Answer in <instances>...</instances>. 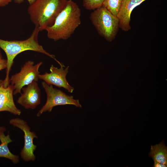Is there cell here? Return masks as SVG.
Listing matches in <instances>:
<instances>
[{
	"instance_id": "5b68a950",
	"label": "cell",
	"mask_w": 167,
	"mask_h": 167,
	"mask_svg": "<svg viewBox=\"0 0 167 167\" xmlns=\"http://www.w3.org/2000/svg\"><path fill=\"white\" fill-rule=\"evenodd\" d=\"M42 85L46 93L47 100L45 104L37 113V117H39L44 112H50L53 107L58 105H70L77 107H82L79 100L74 99L73 96L67 95L44 81L42 82Z\"/></svg>"
},
{
	"instance_id": "52a82bcc",
	"label": "cell",
	"mask_w": 167,
	"mask_h": 167,
	"mask_svg": "<svg viewBox=\"0 0 167 167\" xmlns=\"http://www.w3.org/2000/svg\"><path fill=\"white\" fill-rule=\"evenodd\" d=\"M10 123L13 126L21 130L24 133V143L23 148L21 149L20 155L25 161H33L36 156L34 152L37 146L34 144L33 139L38 136L34 132L30 131V128L25 121L18 118L10 120Z\"/></svg>"
},
{
	"instance_id": "e0dca14e",
	"label": "cell",
	"mask_w": 167,
	"mask_h": 167,
	"mask_svg": "<svg viewBox=\"0 0 167 167\" xmlns=\"http://www.w3.org/2000/svg\"><path fill=\"white\" fill-rule=\"evenodd\" d=\"M154 164L153 166V167H166L167 164H163L159 163L156 161H154Z\"/></svg>"
},
{
	"instance_id": "7c38bea8",
	"label": "cell",
	"mask_w": 167,
	"mask_h": 167,
	"mask_svg": "<svg viewBox=\"0 0 167 167\" xmlns=\"http://www.w3.org/2000/svg\"><path fill=\"white\" fill-rule=\"evenodd\" d=\"M6 131L4 126L0 127V157H4L11 160L14 164L19 161V157L12 153L8 147V144L12 142L9 134L5 135L4 132Z\"/></svg>"
},
{
	"instance_id": "7a4b0ae2",
	"label": "cell",
	"mask_w": 167,
	"mask_h": 167,
	"mask_svg": "<svg viewBox=\"0 0 167 167\" xmlns=\"http://www.w3.org/2000/svg\"><path fill=\"white\" fill-rule=\"evenodd\" d=\"M81 15L77 4L72 0H68L54 24L45 30L48 37L54 41L69 38L81 24Z\"/></svg>"
},
{
	"instance_id": "3957f363",
	"label": "cell",
	"mask_w": 167,
	"mask_h": 167,
	"mask_svg": "<svg viewBox=\"0 0 167 167\" xmlns=\"http://www.w3.org/2000/svg\"><path fill=\"white\" fill-rule=\"evenodd\" d=\"M68 0H35L29 4L28 12L32 23L40 30L52 26Z\"/></svg>"
},
{
	"instance_id": "6da1fadb",
	"label": "cell",
	"mask_w": 167,
	"mask_h": 167,
	"mask_svg": "<svg viewBox=\"0 0 167 167\" xmlns=\"http://www.w3.org/2000/svg\"><path fill=\"white\" fill-rule=\"evenodd\" d=\"M39 28L36 26L30 36L23 40L7 41L0 38V48L5 52L7 57L6 75L3 80L5 87L8 86L10 83L9 75L15 58L18 54L27 51L32 50L42 53L50 57L55 61L60 66L64 65L58 61L54 55L51 54L45 50L38 42V37Z\"/></svg>"
},
{
	"instance_id": "2e32d148",
	"label": "cell",
	"mask_w": 167,
	"mask_h": 167,
	"mask_svg": "<svg viewBox=\"0 0 167 167\" xmlns=\"http://www.w3.org/2000/svg\"><path fill=\"white\" fill-rule=\"evenodd\" d=\"M6 59L3 58L0 50V71L6 69Z\"/></svg>"
},
{
	"instance_id": "9c48e42d",
	"label": "cell",
	"mask_w": 167,
	"mask_h": 167,
	"mask_svg": "<svg viewBox=\"0 0 167 167\" xmlns=\"http://www.w3.org/2000/svg\"><path fill=\"white\" fill-rule=\"evenodd\" d=\"M23 93L17 102L26 109H33L41 103V91L37 82L34 81L22 89Z\"/></svg>"
},
{
	"instance_id": "ac0fdd59",
	"label": "cell",
	"mask_w": 167,
	"mask_h": 167,
	"mask_svg": "<svg viewBox=\"0 0 167 167\" xmlns=\"http://www.w3.org/2000/svg\"><path fill=\"white\" fill-rule=\"evenodd\" d=\"M12 0H0V6H4L8 5Z\"/></svg>"
},
{
	"instance_id": "9a60e30c",
	"label": "cell",
	"mask_w": 167,
	"mask_h": 167,
	"mask_svg": "<svg viewBox=\"0 0 167 167\" xmlns=\"http://www.w3.org/2000/svg\"><path fill=\"white\" fill-rule=\"evenodd\" d=\"M105 0H83V5L88 10H94L102 6Z\"/></svg>"
},
{
	"instance_id": "8fae6325",
	"label": "cell",
	"mask_w": 167,
	"mask_h": 167,
	"mask_svg": "<svg viewBox=\"0 0 167 167\" xmlns=\"http://www.w3.org/2000/svg\"><path fill=\"white\" fill-rule=\"evenodd\" d=\"M146 0H123L119 11L117 16L119 21V27L123 31L131 29L130 25L131 15L133 10Z\"/></svg>"
},
{
	"instance_id": "5bb4252c",
	"label": "cell",
	"mask_w": 167,
	"mask_h": 167,
	"mask_svg": "<svg viewBox=\"0 0 167 167\" xmlns=\"http://www.w3.org/2000/svg\"><path fill=\"white\" fill-rule=\"evenodd\" d=\"M123 0H105L102 6L117 16L121 7Z\"/></svg>"
},
{
	"instance_id": "4fadbf2b",
	"label": "cell",
	"mask_w": 167,
	"mask_h": 167,
	"mask_svg": "<svg viewBox=\"0 0 167 167\" xmlns=\"http://www.w3.org/2000/svg\"><path fill=\"white\" fill-rule=\"evenodd\" d=\"M148 156L153 161L162 164H167V148L163 140L159 144L151 146Z\"/></svg>"
},
{
	"instance_id": "d6986e66",
	"label": "cell",
	"mask_w": 167,
	"mask_h": 167,
	"mask_svg": "<svg viewBox=\"0 0 167 167\" xmlns=\"http://www.w3.org/2000/svg\"><path fill=\"white\" fill-rule=\"evenodd\" d=\"M29 4L32 3L35 0H27ZM14 2L17 4H20L24 2V0H14Z\"/></svg>"
},
{
	"instance_id": "ba28073f",
	"label": "cell",
	"mask_w": 167,
	"mask_h": 167,
	"mask_svg": "<svg viewBox=\"0 0 167 167\" xmlns=\"http://www.w3.org/2000/svg\"><path fill=\"white\" fill-rule=\"evenodd\" d=\"M65 66H60L59 68L52 65L50 68V72H45L39 75V79L43 80L49 85H54L58 88H63L68 92L72 93L74 88L69 84L66 79L68 72L69 66L65 68Z\"/></svg>"
},
{
	"instance_id": "8992f818",
	"label": "cell",
	"mask_w": 167,
	"mask_h": 167,
	"mask_svg": "<svg viewBox=\"0 0 167 167\" xmlns=\"http://www.w3.org/2000/svg\"><path fill=\"white\" fill-rule=\"evenodd\" d=\"M42 64L41 62L34 65V62L28 60L25 63L19 73L11 76L10 81L14 88L13 95L20 94L24 86L34 81H38L40 73L39 69Z\"/></svg>"
},
{
	"instance_id": "277c9868",
	"label": "cell",
	"mask_w": 167,
	"mask_h": 167,
	"mask_svg": "<svg viewBox=\"0 0 167 167\" xmlns=\"http://www.w3.org/2000/svg\"><path fill=\"white\" fill-rule=\"evenodd\" d=\"M93 10L90 16L92 24L101 36L112 41L119 27L118 18L103 6Z\"/></svg>"
},
{
	"instance_id": "30bf717a",
	"label": "cell",
	"mask_w": 167,
	"mask_h": 167,
	"mask_svg": "<svg viewBox=\"0 0 167 167\" xmlns=\"http://www.w3.org/2000/svg\"><path fill=\"white\" fill-rule=\"evenodd\" d=\"M3 83V80L0 79V112L7 111L20 115L21 112L17 107L14 101L13 86L11 84L5 87Z\"/></svg>"
}]
</instances>
